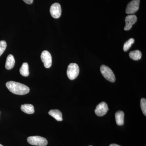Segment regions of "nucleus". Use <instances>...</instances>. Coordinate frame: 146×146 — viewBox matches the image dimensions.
I'll list each match as a JSON object with an SVG mask.
<instances>
[{
    "mask_svg": "<svg viewBox=\"0 0 146 146\" xmlns=\"http://www.w3.org/2000/svg\"><path fill=\"white\" fill-rule=\"evenodd\" d=\"M6 86L11 93L16 95H24L28 94L29 88L23 84L13 81L7 82Z\"/></svg>",
    "mask_w": 146,
    "mask_h": 146,
    "instance_id": "nucleus-1",
    "label": "nucleus"
},
{
    "mask_svg": "<svg viewBox=\"0 0 146 146\" xmlns=\"http://www.w3.org/2000/svg\"><path fill=\"white\" fill-rule=\"evenodd\" d=\"M27 140L29 143L33 145L46 146L48 143L46 138L40 136H30Z\"/></svg>",
    "mask_w": 146,
    "mask_h": 146,
    "instance_id": "nucleus-2",
    "label": "nucleus"
},
{
    "mask_svg": "<svg viewBox=\"0 0 146 146\" xmlns=\"http://www.w3.org/2000/svg\"><path fill=\"white\" fill-rule=\"evenodd\" d=\"M79 68L77 64L71 63L68 65L67 71V76L71 80H73L77 77L79 74Z\"/></svg>",
    "mask_w": 146,
    "mask_h": 146,
    "instance_id": "nucleus-3",
    "label": "nucleus"
},
{
    "mask_svg": "<svg viewBox=\"0 0 146 146\" xmlns=\"http://www.w3.org/2000/svg\"><path fill=\"white\" fill-rule=\"evenodd\" d=\"M100 71L105 78L110 82H115L116 80L115 74L109 67L105 65H102L100 67Z\"/></svg>",
    "mask_w": 146,
    "mask_h": 146,
    "instance_id": "nucleus-4",
    "label": "nucleus"
},
{
    "mask_svg": "<svg viewBox=\"0 0 146 146\" xmlns=\"http://www.w3.org/2000/svg\"><path fill=\"white\" fill-rule=\"evenodd\" d=\"M140 0H133L128 4L125 12L127 14H132L139 9Z\"/></svg>",
    "mask_w": 146,
    "mask_h": 146,
    "instance_id": "nucleus-5",
    "label": "nucleus"
},
{
    "mask_svg": "<svg viewBox=\"0 0 146 146\" xmlns=\"http://www.w3.org/2000/svg\"><path fill=\"white\" fill-rule=\"evenodd\" d=\"M41 58L45 68H50L52 64V58L50 53L48 51L44 50L42 52Z\"/></svg>",
    "mask_w": 146,
    "mask_h": 146,
    "instance_id": "nucleus-6",
    "label": "nucleus"
},
{
    "mask_svg": "<svg viewBox=\"0 0 146 146\" xmlns=\"http://www.w3.org/2000/svg\"><path fill=\"white\" fill-rule=\"evenodd\" d=\"M50 13L53 18L57 19L60 18L61 15V6L58 3H54L51 6L50 8Z\"/></svg>",
    "mask_w": 146,
    "mask_h": 146,
    "instance_id": "nucleus-7",
    "label": "nucleus"
},
{
    "mask_svg": "<svg viewBox=\"0 0 146 146\" xmlns=\"http://www.w3.org/2000/svg\"><path fill=\"white\" fill-rule=\"evenodd\" d=\"M108 109L107 104L105 102H102L97 106L95 112L97 116L102 117L106 114Z\"/></svg>",
    "mask_w": 146,
    "mask_h": 146,
    "instance_id": "nucleus-8",
    "label": "nucleus"
},
{
    "mask_svg": "<svg viewBox=\"0 0 146 146\" xmlns=\"http://www.w3.org/2000/svg\"><path fill=\"white\" fill-rule=\"evenodd\" d=\"M137 18L136 15H128L125 18V25L124 27L125 31H128L132 28V26L136 23Z\"/></svg>",
    "mask_w": 146,
    "mask_h": 146,
    "instance_id": "nucleus-9",
    "label": "nucleus"
},
{
    "mask_svg": "<svg viewBox=\"0 0 146 146\" xmlns=\"http://www.w3.org/2000/svg\"><path fill=\"white\" fill-rule=\"evenodd\" d=\"M115 119L118 125H122L124 122V113L121 110L117 111L115 113Z\"/></svg>",
    "mask_w": 146,
    "mask_h": 146,
    "instance_id": "nucleus-10",
    "label": "nucleus"
},
{
    "mask_svg": "<svg viewBox=\"0 0 146 146\" xmlns=\"http://www.w3.org/2000/svg\"><path fill=\"white\" fill-rule=\"evenodd\" d=\"M49 115L54 118L56 120L59 121H63L62 114L60 110H51L48 112Z\"/></svg>",
    "mask_w": 146,
    "mask_h": 146,
    "instance_id": "nucleus-11",
    "label": "nucleus"
},
{
    "mask_svg": "<svg viewBox=\"0 0 146 146\" xmlns=\"http://www.w3.org/2000/svg\"><path fill=\"white\" fill-rule=\"evenodd\" d=\"M15 63V59L13 55H9L6 61L5 65L6 69L7 70H11L14 67Z\"/></svg>",
    "mask_w": 146,
    "mask_h": 146,
    "instance_id": "nucleus-12",
    "label": "nucleus"
},
{
    "mask_svg": "<svg viewBox=\"0 0 146 146\" xmlns=\"http://www.w3.org/2000/svg\"><path fill=\"white\" fill-rule=\"evenodd\" d=\"M21 110L25 113L28 114H33L35 112L34 107L31 104H24L21 105Z\"/></svg>",
    "mask_w": 146,
    "mask_h": 146,
    "instance_id": "nucleus-13",
    "label": "nucleus"
},
{
    "mask_svg": "<svg viewBox=\"0 0 146 146\" xmlns=\"http://www.w3.org/2000/svg\"><path fill=\"white\" fill-rule=\"evenodd\" d=\"M20 72L21 75L25 77L28 76L29 75V65L27 63H23L20 68Z\"/></svg>",
    "mask_w": 146,
    "mask_h": 146,
    "instance_id": "nucleus-14",
    "label": "nucleus"
},
{
    "mask_svg": "<svg viewBox=\"0 0 146 146\" xmlns=\"http://www.w3.org/2000/svg\"><path fill=\"white\" fill-rule=\"evenodd\" d=\"M129 56L131 59L133 60H139L142 57V53L139 50L132 51L129 53Z\"/></svg>",
    "mask_w": 146,
    "mask_h": 146,
    "instance_id": "nucleus-15",
    "label": "nucleus"
},
{
    "mask_svg": "<svg viewBox=\"0 0 146 146\" xmlns=\"http://www.w3.org/2000/svg\"><path fill=\"white\" fill-rule=\"evenodd\" d=\"M134 41L135 40L134 39L130 38V39H129L128 41L125 42L124 44L123 48L124 51L126 52L128 50L132 45L134 43Z\"/></svg>",
    "mask_w": 146,
    "mask_h": 146,
    "instance_id": "nucleus-16",
    "label": "nucleus"
},
{
    "mask_svg": "<svg viewBox=\"0 0 146 146\" xmlns=\"http://www.w3.org/2000/svg\"><path fill=\"white\" fill-rule=\"evenodd\" d=\"M141 107L142 112L145 116L146 115V100L143 98L141 100Z\"/></svg>",
    "mask_w": 146,
    "mask_h": 146,
    "instance_id": "nucleus-17",
    "label": "nucleus"
},
{
    "mask_svg": "<svg viewBox=\"0 0 146 146\" xmlns=\"http://www.w3.org/2000/svg\"><path fill=\"white\" fill-rule=\"evenodd\" d=\"M7 47V43L5 41H0V56L3 54Z\"/></svg>",
    "mask_w": 146,
    "mask_h": 146,
    "instance_id": "nucleus-18",
    "label": "nucleus"
},
{
    "mask_svg": "<svg viewBox=\"0 0 146 146\" xmlns=\"http://www.w3.org/2000/svg\"><path fill=\"white\" fill-rule=\"evenodd\" d=\"M23 1L27 4H31L33 1V0H23Z\"/></svg>",
    "mask_w": 146,
    "mask_h": 146,
    "instance_id": "nucleus-19",
    "label": "nucleus"
},
{
    "mask_svg": "<svg viewBox=\"0 0 146 146\" xmlns=\"http://www.w3.org/2000/svg\"><path fill=\"white\" fill-rule=\"evenodd\" d=\"M109 146H121L119 145H117V144H112L110 145Z\"/></svg>",
    "mask_w": 146,
    "mask_h": 146,
    "instance_id": "nucleus-20",
    "label": "nucleus"
},
{
    "mask_svg": "<svg viewBox=\"0 0 146 146\" xmlns=\"http://www.w3.org/2000/svg\"><path fill=\"white\" fill-rule=\"evenodd\" d=\"M0 146H3L2 145H1V144H0Z\"/></svg>",
    "mask_w": 146,
    "mask_h": 146,
    "instance_id": "nucleus-21",
    "label": "nucleus"
},
{
    "mask_svg": "<svg viewBox=\"0 0 146 146\" xmlns=\"http://www.w3.org/2000/svg\"></svg>",
    "mask_w": 146,
    "mask_h": 146,
    "instance_id": "nucleus-22",
    "label": "nucleus"
}]
</instances>
